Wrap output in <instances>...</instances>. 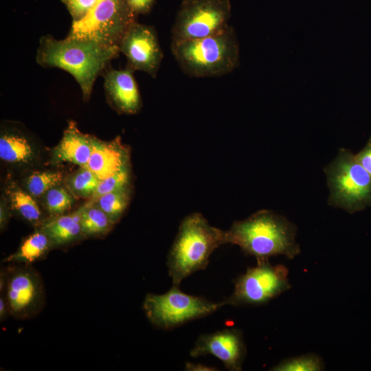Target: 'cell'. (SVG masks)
Segmentation results:
<instances>
[{
    "label": "cell",
    "instance_id": "31",
    "mask_svg": "<svg viewBox=\"0 0 371 371\" xmlns=\"http://www.w3.org/2000/svg\"><path fill=\"white\" fill-rule=\"evenodd\" d=\"M9 313L8 306L7 304V302L4 296H2L1 295L0 297V319L1 321L3 320L6 315Z\"/></svg>",
    "mask_w": 371,
    "mask_h": 371
},
{
    "label": "cell",
    "instance_id": "12",
    "mask_svg": "<svg viewBox=\"0 0 371 371\" xmlns=\"http://www.w3.org/2000/svg\"><path fill=\"white\" fill-rule=\"evenodd\" d=\"M246 346L242 331L225 328L201 335L190 351L192 357L212 355L231 371H240L246 357Z\"/></svg>",
    "mask_w": 371,
    "mask_h": 371
},
{
    "label": "cell",
    "instance_id": "20",
    "mask_svg": "<svg viewBox=\"0 0 371 371\" xmlns=\"http://www.w3.org/2000/svg\"><path fill=\"white\" fill-rule=\"evenodd\" d=\"M130 200L128 186L102 195L95 202L113 223L121 217Z\"/></svg>",
    "mask_w": 371,
    "mask_h": 371
},
{
    "label": "cell",
    "instance_id": "7",
    "mask_svg": "<svg viewBox=\"0 0 371 371\" xmlns=\"http://www.w3.org/2000/svg\"><path fill=\"white\" fill-rule=\"evenodd\" d=\"M137 15L126 0H100L82 20L72 22L66 37L118 46Z\"/></svg>",
    "mask_w": 371,
    "mask_h": 371
},
{
    "label": "cell",
    "instance_id": "21",
    "mask_svg": "<svg viewBox=\"0 0 371 371\" xmlns=\"http://www.w3.org/2000/svg\"><path fill=\"white\" fill-rule=\"evenodd\" d=\"M9 197L13 208L26 221L37 223L41 221V212L36 201L20 188L9 190Z\"/></svg>",
    "mask_w": 371,
    "mask_h": 371
},
{
    "label": "cell",
    "instance_id": "25",
    "mask_svg": "<svg viewBox=\"0 0 371 371\" xmlns=\"http://www.w3.org/2000/svg\"><path fill=\"white\" fill-rule=\"evenodd\" d=\"M74 203L71 195L63 188L54 187L47 192L45 206L52 215L60 216L69 210Z\"/></svg>",
    "mask_w": 371,
    "mask_h": 371
},
{
    "label": "cell",
    "instance_id": "5",
    "mask_svg": "<svg viewBox=\"0 0 371 371\" xmlns=\"http://www.w3.org/2000/svg\"><path fill=\"white\" fill-rule=\"evenodd\" d=\"M329 205L350 214L371 206V176L348 149L341 148L324 169Z\"/></svg>",
    "mask_w": 371,
    "mask_h": 371
},
{
    "label": "cell",
    "instance_id": "22",
    "mask_svg": "<svg viewBox=\"0 0 371 371\" xmlns=\"http://www.w3.org/2000/svg\"><path fill=\"white\" fill-rule=\"evenodd\" d=\"M100 181L90 170L81 167L80 170L67 180V186L76 196L87 198L92 196Z\"/></svg>",
    "mask_w": 371,
    "mask_h": 371
},
{
    "label": "cell",
    "instance_id": "29",
    "mask_svg": "<svg viewBox=\"0 0 371 371\" xmlns=\"http://www.w3.org/2000/svg\"><path fill=\"white\" fill-rule=\"evenodd\" d=\"M131 10L136 14H145L153 8L155 0H126Z\"/></svg>",
    "mask_w": 371,
    "mask_h": 371
},
{
    "label": "cell",
    "instance_id": "2",
    "mask_svg": "<svg viewBox=\"0 0 371 371\" xmlns=\"http://www.w3.org/2000/svg\"><path fill=\"white\" fill-rule=\"evenodd\" d=\"M297 226L282 215L262 210L248 218L235 221L225 231L226 243L238 245L257 261L271 256L293 259L300 253L296 241Z\"/></svg>",
    "mask_w": 371,
    "mask_h": 371
},
{
    "label": "cell",
    "instance_id": "8",
    "mask_svg": "<svg viewBox=\"0 0 371 371\" xmlns=\"http://www.w3.org/2000/svg\"><path fill=\"white\" fill-rule=\"evenodd\" d=\"M229 0H183L171 30L172 42L205 37L229 25Z\"/></svg>",
    "mask_w": 371,
    "mask_h": 371
},
{
    "label": "cell",
    "instance_id": "30",
    "mask_svg": "<svg viewBox=\"0 0 371 371\" xmlns=\"http://www.w3.org/2000/svg\"><path fill=\"white\" fill-rule=\"evenodd\" d=\"M185 370L188 371H214L216 368L207 366L201 363L187 362L185 365Z\"/></svg>",
    "mask_w": 371,
    "mask_h": 371
},
{
    "label": "cell",
    "instance_id": "17",
    "mask_svg": "<svg viewBox=\"0 0 371 371\" xmlns=\"http://www.w3.org/2000/svg\"><path fill=\"white\" fill-rule=\"evenodd\" d=\"M51 247L52 245L49 238L41 229L25 238L19 249L6 257L3 262L29 265L44 257Z\"/></svg>",
    "mask_w": 371,
    "mask_h": 371
},
{
    "label": "cell",
    "instance_id": "14",
    "mask_svg": "<svg viewBox=\"0 0 371 371\" xmlns=\"http://www.w3.org/2000/svg\"><path fill=\"white\" fill-rule=\"evenodd\" d=\"M129 152L118 137L104 142L92 137V152L86 168L100 180L128 167Z\"/></svg>",
    "mask_w": 371,
    "mask_h": 371
},
{
    "label": "cell",
    "instance_id": "28",
    "mask_svg": "<svg viewBox=\"0 0 371 371\" xmlns=\"http://www.w3.org/2000/svg\"><path fill=\"white\" fill-rule=\"evenodd\" d=\"M359 164L371 176V136L366 146L355 155Z\"/></svg>",
    "mask_w": 371,
    "mask_h": 371
},
{
    "label": "cell",
    "instance_id": "9",
    "mask_svg": "<svg viewBox=\"0 0 371 371\" xmlns=\"http://www.w3.org/2000/svg\"><path fill=\"white\" fill-rule=\"evenodd\" d=\"M257 262L236 280L233 293L223 301L225 305L264 304L291 288L286 267L272 265L269 260Z\"/></svg>",
    "mask_w": 371,
    "mask_h": 371
},
{
    "label": "cell",
    "instance_id": "19",
    "mask_svg": "<svg viewBox=\"0 0 371 371\" xmlns=\"http://www.w3.org/2000/svg\"><path fill=\"white\" fill-rule=\"evenodd\" d=\"M33 156L31 145L25 137L16 133H4L0 138V157L11 163L24 162Z\"/></svg>",
    "mask_w": 371,
    "mask_h": 371
},
{
    "label": "cell",
    "instance_id": "26",
    "mask_svg": "<svg viewBox=\"0 0 371 371\" xmlns=\"http://www.w3.org/2000/svg\"><path fill=\"white\" fill-rule=\"evenodd\" d=\"M129 170L128 167H126L109 177L100 180L97 188L91 196V201L89 203H94L102 195L129 186Z\"/></svg>",
    "mask_w": 371,
    "mask_h": 371
},
{
    "label": "cell",
    "instance_id": "16",
    "mask_svg": "<svg viewBox=\"0 0 371 371\" xmlns=\"http://www.w3.org/2000/svg\"><path fill=\"white\" fill-rule=\"evenodd\" d=\"M41 229L48 236L52 247L69 243L83 235L76 213L47 221L42 224Z\"/></svg>",
    "mask_w": 371,
    "mask_h": 371
},
{
    "label": "cell",
    "instance_id": "23",
    "mask_svg": "<svg viewBox=\"0 0 371 371\" xmlns=\"http://www.w3.org/2000/svg\"><path fill=\"white\" fill-rule=\"evenodd\" d=\"M324 363L320 357L315 354H307L287 359L273 366V371H321Z\"/></svg>",
    "mask_w": 371,
    "mask_h": 371
},
{
    "label": "cell",
    "instance_id": "4",
    "mask_svg": "<svg viewBox=\"0 0 371 371\" xmlns=\"http://www.w3.org/2000/svg\"><path fill=\"white\" fill-rule=\"evenodd\" d=\"M171 52L181 71L193 78L219 77L239 64V45L229 25L210 36L171 42Z\"/></svg>",
    "mask_w": 371,
    "mask_h": 371
},
{
    "label": "cell",
    "instance_id": "11",
    "mask_svg": "<svg viewBox=\"0 0 371 371\" xmlns=\"http://www.w3.org/2000/svg\"><path fill=\"white\" fill-rule=\"evenodd\" d=\"M119 48L127 59V67L155 78L164 54L153 27L135 22L122 38Z\"/></svg>",
    "mask_w": 371,
    "mask_h": 371
},
{
    "label": "cell",
    "instance_id": "13",
    "mask_svg": "<svg viewBox=\"0 0 371 371\" xmlns=\"http://www.w3.org/2000/svg\"><path fill=\"white\" fill-rule=\"evenodd\" d=\"M133 72L126 67L109 69L103 75L106 97L118 111L126 114H135L142 106L141 95Z\"/></svg>",
    "mask_w": 371,
    "mask_h": 371
},
{
    "label": "cell",
    "instance_id": "10",
    "mask_svg": "<svg viewBox=\"0 0 371 371\" xmlns=\"http://www.w3.org/2000/svg\"><path fill=\"white\" fill-rule=\"evenodd\" d=\"M5 297L9 313L19 319L34 316L45 302L44 287L37 271L27 266L12 268L5 277Z\"/></svg>",
    "mask_w": 371,
    "mask_h": 371
},
{
    "label": "cell",
    "instance_id": "1",
    "mask_svg": "<svg viewBox=\"0 0 371 371\" xmlns=\"http://www.w3.org/2000/svg\"><path fill=\"white\" fill-rule=\"evenodd\" d=\"M120 53L118 46L67 37L57 40L45 35L40 38L36 61L43 67H57L69 73L78 83L84 100H88L95 80Z\"/></svg>",
    "mask_w": 371,
    "mask_h": 371
},
{
    "label": "cell",
    "instance_id": "15",
    "mask_svg": "<svg viewBox=\"0 0 371 371\" xmlns=\"http://www.w3.org/2000/svg\"><path fill=\"white\" fill-rule=\"evenodd\" d=\"M92 152V137L81 133L74 122H69L54 150V158L85 168Z\"/></svg>",
    "mask_w": 371,
    "mask_h": 371
},
{
    "label": "cell",
    "instance_id": "6",
    "mask_svg": "<svg viewBox=\"0 0 371 371\" xmlns=\"http://www.w3.org/2000/svg\"><path fill=\"white\" fill-rule=\"evenodd\" d=\"M225 305L223 301L215 303L203 297L185 293L179 286L172 285L164 294H147L143 309L153 326L170 330L211 315Z\"/></svg>",
    "mask_w": 371,
    "mask_h": 371
},
{
    "label": "cell",
    "instance_id": "24",
    "mask_svg": "<svg viewBox=\"0 0 371 371\" xmlns=\"http://www.w3.org/2000/svg\"><path fill=\"white\" fill-rule=\"evenodd\" d=\"M62 173L59 172H34L27 180V188L34 196H39L62 181Z\"/></svg>",
    "mask_w": 371,
    "mask_h": 371
},
{
    "label": "cell",
    "instance_id": "27",
    "mask_svg": "<svg viewBox=\"0 0 371 371\" xmlns=\"http://www.w3.org/2000/svg\"><path fill=\"white\" fill-rule=\"evenodd\" d=\"M100 0H61L70 15L72 22L82 20L95 6Z\"/></svg>",
    "mask_w": 371,
    "mask_h": 371
},
{
    "label": "cell",
    "instance_id": "3",
    "mask_svg": "<svg viewBox=\"0 0 371 371\" xmlns=\"http://www.w3.org/2000/svg\"><path fill=\"white\" fill-rule=\"evenodd\" d=\"M225 231L212 226L200 213L186 216L168 252L167 267L172 285L205 269L214 251L226 244Z\"/></svg>",
    "mask_w": 371,
    "mask_h": 371
},
{
    "label": "cell",
    "instance_id": "18",
    "mask_svg": "<svg viewBox=\"0 0 371 371\" xmlns=\"http://www.w3.org/2000/svg\"><path fill=\"white\" fill-rule=\"evenodd\" d=\"M75 213L78 217L83 235H103L109 232L114 225L95 203H87Z\"/></svg>",
    "mask_w": 371,
    "mask_h": 371
}]
</instances>
